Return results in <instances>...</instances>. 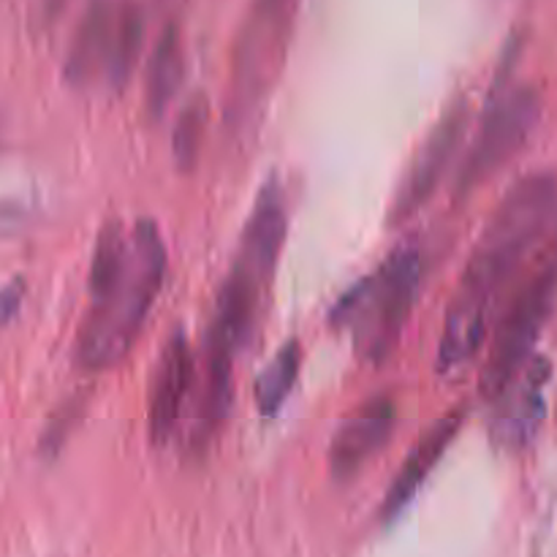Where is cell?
<instances>
[{
  "label": "cell",
  "instance_id": "6",
  "mask_svg": "<svg viewBox=\"0 0 557 557\" xmlns=\"http://www.w3.org/2000/svg\"><path fill=\"white\" fill-rule=\"evenodd\" d=\"M145 47V16L131 0H92L71 38L65 82L76 90H123Z\"/></svg>",
  "mask_w": 557,
  "mask_h": 557
},
{
  "label": "cell",
  "instance_id": "15",
  "mask_svg": "<svg viewBox=\"0 0 557 557\" xmlns=\"http://www.w3.org/2000/svg\"><path fill=\"white\" fill-rule=\"evenodd\" d=\"M299 364H302V346L297 337H292L283 343L281 351L270 359V364L261 370L253 384V400L261 417L270 419L281 411L297 384Z\"/></svg>",
  "mask_w": 557,
  "mask_h": 557
},
{
  "label": "cell",
  "instance_id": "3",
  "mask_svg": "<svg viewBox=\"0 0 557 557\" xmlns=\"http://www.w3.org/2000/svg\"><path fill=\"white\" fill-rule=\"evenodd\" d=\"M422 283V250L413 239L397 245L375 272L354 283L332 310L335 330L354 335V348L370 364H381L400 341Z\"/></svg>",
  "mask_w": 557,
  "mask_h": 557
},
{
  "label": "cell",
  "instance_id": "5",
  "mask_svg": "<svg viewBox=\"0 0 557 557\" xmlns=\"http://www.w3.org/2000/svg\"><path fill=\"white\" fill-rule=\"evenodd\" d=\"M299 0H253L232 49L226 125L245 128L270 98L292 44Z\"/></svg>",
  "mask_w": 557,
  "mask_h": 557
},
{
  "label": "cell",
  "instance_id": "11",
  "mask_svg": "<svg viewBox=\"0 0 557 557\" xmlns=\"http://www.w3.org/2000/svg\"><path fill=\"white\" fill-rule=\"evenodd\" d=\"M196 381V359L183 332L166 337L152 373L150 400H147V428L152 444H166L183 417L185 400Z\"/></svg>",
  "mask_w": 557,
  "mask_h": 557
},
{
  "label": "cell",
  "instance_id": "7",
  "mask_svg": "<svg viewBox=\"0 0 557 557\" xmlns=\"http://www.w3.org/2000/svg\"><path fill=\"white\" fill-rule=\"evenodd\" d=\"M542 114L544 98L539 87L517 85L498 90V96L484 109L476 136L457 169L455 199L462 201L476 194L506 163L515 161L536 134Z\"/></svg>",
  "mask_w": 557,
  "mask_h": 557
},
{
  "label": "cell",
  "instance_id": "17",
  "mask_svg": "<svg viewBox=\"0 0 557 557\" xmlns=\"http://www.w3.org/2000/svg\"><path fill=\"white\" fill-rule=\"evenodd\" d=\"M20 288H5V292H0V324H5V321L11 319V315L20 310Z\"/></svg>",
  "mask_w": 557,
  "mask_h": 557
},
{
  "label": "cell",
  "instance_id": "8",
  "mask_svg": "<svg viewBox=\"0 0 557 557\" xmlns=\"http://www.w3.org/2000/svg\"><path fill=\"white\" fill-rule=\"evenodd\" d=\"M553 368L533 354L520 373L493 397L490 441L504 451H520L533 444L547 419V384Z\"/></svg>",
  "mask_w": 557,
  "mask_h": 557
},
{
  "label": "cell",
  "instance_id": "9",
  "mask_svg": "<svg viewBox=\"0 0 557 557\" xmlns=\"http://www.w3.org/2000/svg\"><path fill=\"white\" fill-rule=\"evenodd\" d=\"M468 125V103L455 101L446 109L444 117L433 125V131L424 139L422 150L413 156L411 166H408L406 180L397 188L395 201H392L389 221L403 223L408 218L417 215L424 205H428L430 196L438 190L441 180L446 177L451 166V158L457 156L462 145V136H466Z\"/></svg>",
  "mask_w": 557,
  "mask_h": 557
},
{
  "label": "cell",
  "instance_id": "13",
  "mask_svg": "<svg viewBox=\"0 0 557 557\" xmlns=\"http://www.w3.org/2000/svg\"><path fill=\"white\" fill-rule=\"evenodd\" d=\"M462 424H466V408H457V411H449L446 417H441L438 422L430 424V428L424 430L419 444L413 446L411 455L403 460L400 471H397L389 490H386L384 506H381V517H384V520H395V517L411 504L413 495H417L419 487L424 484V479H428L430 471L438 466L451 441L460 435Z\"/></svg>",
  "mask_w": 557,
  "mask_h": 557
},
{
  "label": "cell",
  "instance_id": "4",
  "mask_svg": "<svg viewBox=\"0 0 557 557\" xmlns=\"http://www.w3.org/2000/svg\"><path fill=\"white\" fill-rule=\"evenodd\" d=\"M515 294L493 330L487 359L479 373V395L493 400L522 364L536 354L539 337L557 310V221L520 272Z\"/></svg>",
  "mask_w": 557,
  "mask_h": 557
},
{
  "label": "cell",
  "instance_id": "12",
  "mask_svg": "<svg viewBox=\"0 0 557 557\" xmlns=\"http://www.w3.org/2000/svg\"><path fill=\"white\" fill-rule=\"evenodd\" d=\"M286 232H288L286 194H283L281 180L270 177L264 185H261L259 196H256L253 210H250L248 223H245L243 228V239H239L234 264L248 270L256 281L267 286V283L272 281V275H275L277 261H281Z\"/></svg>",
  "mask_w": 557,
  "mask_h": 557
},
{
  "label": "cell",
  "instance_id": "14",
  "mask_svg": "<svg viewBox=\"0 0 557 557\" xmlns=\"http://www.w3.org/2000/svg\"><path fill=\"white\" fill-rule=\"evenodd\" d=\"M185 79V49L177 25H166L152 47L145 74V109L152 123L166 114Z\"/></svg>",
  "mask_w": 557,
  "mask_h": 557
},
{
  "label": "cell",
  "instance_id": "10",
  "mask_svg": "<svg viewBox=\"0 0 557 557\" xmlns=\"http://www.w3.org/2000/svg\"><path fill=\"white\" fill-rule=\"evenodd\" d=\"M397 406L392 395H375L364 400L346 422L337 428L330 446V471L335 482H351L395 435Z\"/></svg>",
  "mask_w": 557,
  "mask_h": 557
},
{
  "label": "cell",
  "instance_id": "2",
  "mask_svg": "<svg viewBox=\"0 0 557 557\" xmlns=\"http://www.w3.org/2000/svg\"><path fill=\"white\" fill-rule=\"evenodd\" d=\"M169 253L161 228L139 218L101 226L90 261V308L82 315L74 341V364L85 373L112 370L139 341L145 321L166 281Z\"/></svg>",
  "mask_w": 557,
  "mask_h": 557
},
{
  "label": "cell",
  "instance_id": "1",
  "mask_svg": "<svg viewBox=\"0 0 557 557\" xmlns=\"http://www.w3.org/2000/svg\"><path fill=\"white\" fill-rule=\"evenodd\" d=\"M557 221V174L517 180L473 245L449 299L438 341V370L451 373L471 362L490 332V319L506 288L517 281Z\"/></svg>",
  "mask_w": 557,
  "mask_h": 557
},
{
  "label": "cell",
  "instance_id": "16",
  "mask_svg": "<svg viewBox=\"0 0 557 557\" xmlns=\"http://www.w3.org/2000/svg\"><path fill=\"white\" fill-rule=\"evenodd\" d=\"M207 125H210V101L205 92H196L183 112L177 114L172 128V158L177 172L194 174L205 150Z\"/></svg>",
  "mask_w": 557,
  "mask_h": 557
}]
</instances>
